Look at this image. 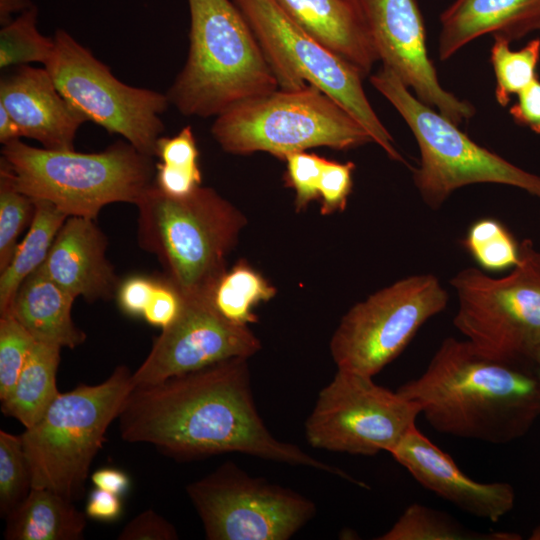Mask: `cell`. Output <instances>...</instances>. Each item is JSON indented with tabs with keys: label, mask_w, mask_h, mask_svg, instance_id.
Here are the masks:
<instances>
[{
	"label": "cell",
	"mask_w": 540,
	"mask_h": 540,
	"mask_svg": "<svg viewBox=\"0 0 540 540\" xmlns=\"http://www.w3.org/2000/svg\"><path fill=\"white\" fill-rule=\"evenodd\" d=\"M490 62L494 71L497 103L506 107L512 96H516L538 77L540 61V38L531 39L519 50H512L510 42L502 37H493Z\"/></svg>",
	"instance_id": "83f0119b"
},
{
	"label": "cell",
	"mask_w": 540,
	"mask_h": 540,
	"mask_svg": "<svg viewBox=\"0 0 540 540\" xmlns=\"http://www.w3.org/2000/svg\"><path fill=\"white\" fill-rule=\"evenodd\" d=\"M248 359L231 358L133 386L118 416L121 438L178 461L242 453L353 479L299 446L274 437L258 413Z\"/></svg>",
	"instance_id": "6da1fadb"
},
{
	"label": "cell",
	"mask_w": 540,
	"mask_h": 540,
	"mask_svg": "<svg viewBox=\"0 0 540 540\" xmlns=\"http://www.w3.org/2000/svg\"><path fill=\"white\" fill-rule=\"evenodd\" d=\"M533 361L536 369L537 376L540 380V346L537 348L533 355Z\"/></svg>",
	"instance_id": "f6af8a7d"
},
{
	"label": "cell",
	"mask_w": 540,
	"mask_h": 540,
	"mask_svg": "<svg viewBox=\"0 0 540 540\" xmlns=\"http://www.w3.org/2000/svg\"><path fill=\"white\" fill-rule=\"evenodd\" d=\"M440 26L438 56L446 61L485 34L512 42L540 30V0H455Z\"/></svg>",
	"instance_id": "ffe728a7"
},
{
	"label": "cell",
	"mask_w": 540,
	"mask_h": 540,
	"mask_svg": "<svg viewBox=\"0 0 540 540\" xmlns=\"http://www.w3.org/2000/svg\"><path fill=\"white\" fill-rule=\"evenodd\" d=\"M36 340L12 315L0 316V400L12 392Z\"/></svg>",
	"instance_id": "836d02e7"
},
{
	"label": "cell",
	"mask_w": 540,
	"mask_h": 540,
	"mask_svg": "<svg viewBox=\"0 0 540 540\" xmlns=\"http://www.w3.org/2000/svg\"><path fill=\"white\" fill-rule=\"evenodd\" d=\"M91 481L96 488L118 496L124 495L130 488V478L126 472L112 467L97 469L91 474Z\"/></svg>",
	"instance_id": "b9f144b4"
},
{
	"label": "cell",
	"mask_w": 540,
	"mask_h": 540,
	"mask_svg": "<svg viewBox=\"0 0 540 540\" xmlns=\"http://www.w3.org/2000/svg\"><path fill=\"white\" fill-rule=\"evenodd\" d=\"M21 137L17 123L6 108L0 104V142L5 145Z\"/></svg>",
	"instance_id": "7bdbcfd3"
},
{
	"label": "cell",
	"mask_w": 540,
	"mask_h": 540,
	"mask_svg": "<svg viewBox=\"0 0 540 540\" xmlns=\"http://www.w3.org/2000/svg\"><path fill=\"white\" fill-rule=\"evenodd\" d=\"M0 104L17 123L22 137L50 150H74V140L87 119L59 92L44 68L16 66L0 80Z\"/></svg>",
	"instance_id": "ac0fdd59"
},
{
	"label": "cell",
	"mask_w": 540,
	"mask_h": 540,
	"mask_svg": "<svg viewBox=\"0 0 540 540\" xmlns=\"http://www.w3.org/2000/svg\"><path fill=\"white\" fill-rule=\"evenodd\" d=\"M383 66L423 103L456 125L475 107L445 90L428 55L424 19L417 0H356Z\"/></svg>",
	"instance_id": "9a60e30c"
},
{
	"label": "cell",
	"mask_w": 540,
	"mask_h": 540,
	"mask_svg": "<svg viewBox=\"0 0 540 540\" xmlns=\"http://www.w3.org/2000/svg\"><path fill=\"white\" fill-rule=\"evenodd\" d=\"M397 391L437 432L491 444L526 435L540 417L534 363L498 360L468 340L446 338L425 371Z\"/></svg>",
	"instance_id": "7a4b0ae2"
},
{
	"label": "cell",
	"mask_w": 540,
	"mask_h": 540,
	"mask_svg": "<svg viewBox=\"0 0 540 540\" xmlns=\"http://www.w3.org/2000/svg\"><path fill=\"white\" fill-rule=\"evenodd\" d=\"M327 50L365 78L379 60L356 0H276Z\"/></svg>",
	"instance_id": "44dd1931"
},
{
	"label": "cell",
	"mask_w": 540,
	"mask_h": 540,
	"mask_svg": "<svg viewBox=\"0 0 540 540\" xmlns=\"http://www.w3.org/2000/svg\"><path fill=\"white\" fill-rule=\"evenodd\" d=\"M125 365L97 385L80 384L60 393L43 417L20 434L32 488L80 499L90 466L110 424L118 419L133 388Z\"/></svg>",
	"instance_id": "8992f818"
},
{
	"label": "cell",
	"mask_w": 540,
	"mask_h": 540,
	"mask_svg": "<svg viewBox=\"0 0 540 540\" xmlns=\"http://www.w3.org/2000/svg\"><path fill=\"white\" fill-rule=\"evenodd\" d=\"M275 295V287L260 272L239 261L221 275L207 300L224 319L248 326L257 321L254 308Z\"/></svg>",
	"instance_id": "484cf974"
},
{
	"label": "cell",
	"mask_w": 540,
	"mask_h": 540,
	"mask_svg": "<svg viewBox=\"0 0 540 540\" xmlns=\"http://www.w3.org/2000/svg\"><path fill=\"white\" fill-rule=\"evenodd\" d=\"M176 528L152 509L131 519L118 535L119 540H176Z\"/></svg>",
	"instance_id": "74e56055"
},
{
	"label": "cell",
	"mask_w": 540,
	"mask_h": 540,
	"mask_svg": "<svg viewBox=\"0 0 540 540\" xmlns=\"http://www.w3.org/2000/svg\"><path fill=\"white\" fill-rule=\"evenodd\" d=\"M54 49V38L38 29L35 5L18 14L0 30V67H16L30 63L45 65Z\"/></svg>",
	"instance_id": "f1b7e54d"
},
{
	"label": "cell",
	"mask_w": 540,
	"mask_h": 540,
	"mask_svg": "<svg viewBox=\"0 0 540 540\" xmlns=\"http://www.w3.org/2000/svg\"><path fill=\"white\" fill-rule=\"evenodd\" d=\"M509 108L513 121L540 135V79L537 77L517 95Z\"/></svg>",
	"instance_id": "ab89813d"
},
{
	"label": "cell",
	"mask_w": 540,
	"mask_h": 540,
	"mask_svg": "<svg viewBox=\"0 0 540 540\" xmlns=\"http://www.w3.org/2000/svg\"><path fill=\"white\" fill-rule=\"evenodd\" d=\"M31 475L20 435L0 431V514L6 517L28 495Z\"/></svg>",
	"instance_id": "1f68e13d"
},
{
	"label": "cell",
	"mask_w": 540,
	"mask_h": 540,
	"mask_svg": "<svg viewBox=\"0 0 540 540\" xmlns=\"http://www.w3.org/2000/svg\"><path fill=\"white\" fill-rule=\"evenodd\" d=\"M157 173L179 181L201 184L199 151L191 126H185L172 137L161 136L156 144Z\"/></svg>",
	"instance_id": "d6a6232c"
},
{
	"label": "cell",
	"mask_w": 540,
	"mask_h": 540,
	"mask_svg": "<svg viewBox=\"0 0 540 540\" xmlns=\"http://www.w3.org/2000/svg\"><path fill=\"white\" fill-rule=\"evenodd\" d=\"M74 300L38 268L20 286L8 314L36 341L74 349L86 340L85 332L72 319Z\"/></svg>",
	"instance_id": "7402d4cb"
},
{
	"label": "cell",
	"mask_w": 540,
	"mask_h": 540,
	"mask_svg": "<svg viewBox=\"0 0 540 540\" xmlns=\"http://www.w3.org/2000/svg\"><path fill=\"white\" fill-rule=\"evenodd\" d=\"M108 241L94 219L69 216L39 267L52 281L88 302L115 298L120 280L106 257Z\"/></svg>",
	"instance_id": "d6986e66"
},
{
	"label": "cell",
	"mask_w": 540,
	"mask_h": 540,
	"mask_svg": "<svg viewBox=\"0 0 540 540\" xmlns=\"http://www.w3.org/2000/svg\"><path fill=\"white\" fill-rule=\"evenodd\" d=\"M287 164L286 181L295 190V207L303 210L319 198L318 185L325 158L306 151L292 153L284 159Z\"/></svg>",
	"instance_id": "e575fe53"
},
{
	"label": "cell",
	"mask_w": 540,
	"mask_h": 540,
	"mask_svg": "<svg viewBox=\"0 0 540 540\" xmlns=\"http://www.w3.org/2000/svg\"><path fill=\"white\" fill-rule=\"evenodd\" d=\"M35 215L9 264L0 271V316L10 312L16 294L25 279L45 261L53 241L67 215L52 203L34 200Z\"/></svg>",
	"instance_id": "d4e9b609"
},
{
	"label": "cell",
	"mask_w": 540,
	"mask_h": 540,
	"mask_svg": "<svg viewBox=\"0 0 540 540\" xmlns=\"http://www.w3.org/2000/svg\"><path fill=\"white\" fill-rule=\"evenodd\" d=\"M1 159L20 191L69 216L96 219L112 203L137 204L153 184L156 165L127 141L101 152L38 148L20 139L3 145Z\"/></svg>",
	"instance_id": "5b68a950"
},
{
	"label": "cell",
	"mask_w": 540,
	"mask_h": 540,
	"mask_svg": "<svg viewBox=\"0 0 540 540\" xmlns=\"http://www.w3.org/2000/svg\"><path fill=\"white\" fill-rule=\"evenodd\" d=\"M458 296L455 327L480 352L515 363H534L540 346V251L530 239L519 244V261L501 278L478 268L451 280Z\"/></svg>",
	"instance_id": "9c48e42d"
},
{
	"label": "cell",
	"mask_w": 540,
	"mask_h": 540,
	"mask_svg": "<svg viewBox=\"0 0 540 540\" xmlns=\"http://www.w3.org/2000/svg\"><path fill=\"white\" fill-rule=\"evenodd\" d=\"M186 62L166 93L188 117H216L232 106L273 93L277 79L250 25L233 0H187Z\"/></svg>",
	"instance_id": "3957f363"
},
{
	"label": "cell",
	"mask_w": 540,
	"mask_h": 540,
	"mask_svg": "<svg viewBox=\"0 0 540 540\" xmlns=\"http://www.w3.org/2000/svg\"><path fill=\"white\" fill-rule=\"evenodd\" d=\"M53 38V53L44 67L61 95L87 121L155 157L157 141L165 129L160 116L170 104L167 94L121 82L63 29H58Z\"/></svg>",
	"instance_id": "8fae6325"
},
{
	"label": "cell",
	"mask_w": 540,
	"mask_h": 540,
	"mask_svg": "<svg viewBox=\"0 0 540 540\" xmlns=\"http://www.w3.org/2000/svg\"><path fill=\"white\" fill-rule=\"evenodd\" d=\"M36 204L17 187L6 162L0 159V271L11 261L20 234L32 223Z\"/></svg>",
	"instance_id": "f546056e"
},
{
	"label": "cell",
	"mask_w": 540,
	"mask_h": 540,
	"mask_svg": "<svg viewBox=\"0 0 540 540\" xmlns=\"http://www.w3.org/2000/svg\"><path fill=\"white\" fill-rule=\"evenodd\" d=\"M250 25L277 79L279 89L310 84L341 104L395 161L406 163L371 106L363 76L298 25L276 0H233Z\"/></svg>",
	"instance_id": "30bf717a"
},
{
	"label": "cell",
	"mask_w": 540,
	"mask_h": 540,
	"mask_svg": "<svg viewBox=\"0 0 540 540\" xmlns=\"http://www.w3.org/2000/svg\"><path fill=\"white\" fill-rule=\"evenodd\" d=\"M211 134L227 153L287 155L315 147L349 150L372 137L341 104L313 85L238 103L215 117Z\"/></svg>",
	"instance_id": "52a82bcc"
},
{
	"label": "cell",
	"mask_w": 540,
	"mask_h": 540,
	"mask_svg": "<svg viewBox=\"0 0 540 540\" xmlns=\"http://www.w3.org/2000/svg\"><path fill=\"white\" fill-rule=\"evenodd\" d=\"M390 454L420 485L470 515L495 523L514 507L509 483L471 479L417 427Z\"/></svg>",
	"instance_id": "e0dca14e"
},
{
	"label": "cell",
	"mask_w": 540,
	"mask_h": 540,
	"mask_svg": "<svg viewBox=\"0 0 540 540\" xmlns=\"http://www.w3.org/2000/svg\"><path fill=\"white\" fill-rule=\"evenodd\" d=\"M419 406L376 384L373 377L337 369L319 392L305 423L308 444L352 455L390 453L416 427Z\"/></svg>",
	"instance_id": "4fadbf2b"
},
{
	"label": "cell",
	"mask_w": 540,
	"mask_h": 540,
	"mask_svg": "<svg viewBox=\"0 0 540 540\" xmlns=\"http://www.w3.org/2000/svg\"><path fill=\"white\" fill-rule=\"evenodd\" d=\"M449 296L432 274L405 277L356 303L330 341L337 369L374 377L398 357Z\"/></svg>",
	"instance_id": "7c38bea8"
},
{
	"label": "cell",
	"mask_w": 540,
	"mask_h": 540,
	"mask_svg": "<svg viewBox=\"0 0 540 540\" xmlns=\"http://www.w3.org/2000/svg\"><path fill=\"white\" fill-rule=\"evenodd\" d=\"M156 278L133 275L120 282L115 298L120 310L127 316L141 317L150 301Z\"/></svg>",
	"instance_id": "f35d334b"
},
{
	"label": "cell",
	"mask_w": 540,
	"mask_h": 540,
	"mask_svg": "<svg viewBox=\"0 0 540 540\" xmlns=\"http://www.w3.org/2000/svg\"><path fill=\"white\" fill-rule=\"evenodd\" d=\"M354 169L352 162L340 163L325 159L318 185L323 215L344 210L352 191Z\"/></svg>",
	"instance_id": "d590c367"
},
{
	"label": "cell",
	"mask_w": 540,
	"mask_h": 540,
	"mask_svg": "<svg viewBox=\"0 0 540 540\" xmlns=\"http://www.w3.org/2000/svg\"><path fill=\"white\" fill-rule=\"evenodd\" d=\"M71 501L46 488H31L6 517V540H80L85 513Z\"/></svg>",
	"instance_id": "603a6c76"
},
{
	"label": "cell",
	"mask_w": 540,
	"mask_h": 540,
	"mask_svg": "<svg viewBox=\"0 0 540 540\" xmlns=\"http://www.w3.org/2000/svg\"><path fill=\"white\" fill-rule=\"evenodd\" d=\"M378 540H517L508 532L478 533L464 528L449 515L413 503Z\"/></svg>",
	"instance_id": "4316f807"
},
{
	"label": "cell",
	"mask_w": 540,
	"mask_h": 540,
	"mask_svg": "<svg viewBox=\"0 0 540 540\" xmlns=\"http://www.w3.org/2000/svg\"><path fill=\"white\" fill-rule=\"evenodd\" d=\"M62 347L35 341L10 395L1 401V411L25 428L37 423L60 392L56 375Z\"/></svg>",
	"instance_id": "cb8c5ba5"
},
{
	"label": "cell",
	"mask_w": 540,
	"mask_h": 540,
	"mask_svg": "<svg viewBox=\"0 0 540 540\" xmlns=\"http://www.w3.org/2000/svg\"><path fill=\"white\" fill-rule=\"evenodd\" d=\"M462 244L485 270H506L519 261V244L507 228L495 219L485 218L473 223Z\"/></svg>",
	"instance_id": "4dcf8cb0"
},
{
	"label": "cell",
	"mask_w": 540,
	"mask_h": 540,
	"mask_svg": "<svg viewBox=\"0 0 540 540\" xmlns=\"http://www.w3.org/2000/svg\"><path fill=\"white\" fill-rule=\"evenodd\" d=\"M370 82L416 139L420 163L413 171V181L428 207L438 209L452 192L475 183L513 186L540 199L539 175L474 142L458 125L420 101L389 68L382 65Z\"/></svg>",
	"instance_id": "ba28073f"
},
{
	"label": "cell",
	"mask_w": 540,
	"mask_h": 540,
	"mask_svg": "<svg viewBox=\"0 0 540 540\" xmlns=\"http://www.w3.org/2000/svg\"><path fill=\"white\" fill-rule=\"evenodd\" d=\"M209 540H287L316 513L307 497L227 461L186 487Z\"/></svg>",
	"instance_id": "5bb4252c"
},
{
	"label": "cell",
	"mask_w": 540,
	"mask_h": 540,
	"mask_svg": "<svg viewBox=\"0 0 540 540\" xmlns=\"http://www.w3.org/2000/svg\"><path fill=\"white\" fill-rule=\"evenodd\" d=\"M120 497L95 487L89 493L86 501V516L101 522L116 521L122 514V501Z\"/></svg>",
	"instance_id": "60d3db41"
},
{
	"label": "cell",
	"mask_w": 540,
	"mask_h": 540,
	"mask_svg": "<svg viewBox=\"0 0 540 540\" xmlns=\"http://www.w3.org/2000/svg\"><path fill=\"white\" fill-rule=\"evenodd\" d=\"M138 242L186 298L207 299L227 270L226 258L247 224L245 215L213 188L174 198L154 183L138 203Z\"/></svg>",
	"instance_id": "277c9868"
},
{
	"label": "cell",
	"mask_w": 540,
	"mask_h": 540,
	"mask_svg": "<svg viewBox=\"0 0 540 540\" xmlns=\"http://www.w3.org/2000/svg\"><path fill=\"white\" fill-rule=\"evenodd\" d=\"M184 296L164 275L156 284L142 318L151 326L162 329L170 326L180 315Z\"/></svg>",
	"instance_id": "8d00e7d4"
},
{
	"label": "cell",
	"mask_w": 540,
	"mask_h": 540,
	"mask_svg": "<svg viewBox=\"0 0 540 540\" xmlns=\"http://www.w3.org/2000/svg\"><path fill=\"white\" fill-rule=\"evenodd\" d=\"M260 349V340L248 326L224 319L207 299L184 297L180 315L154 339L132 373V383L152 384L227 359H248Z\"/></svg>",
	"instance_id": "2e32d148"
},
{
	"label": "cell",
	"mask_w": 540,
	"mask_h": 540,
	"mask_svg": "<svg viewBox=\"0 0 540 540\" xmlns=\"http://www.w3.org/2000/svg\"><path fill=\"white\" fill-rule=\"evenodd\" d=\"M31 0H0V23L5 25L13 18L12 15L20 14L32 7Z\"/></svg>",
	"instance_id": "ee69618b"
}]
</instances>
